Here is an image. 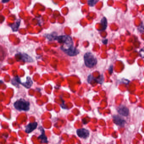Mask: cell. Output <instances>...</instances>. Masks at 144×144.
Masks as SVG:
<instances>
[{
    "label": "cell",
    "instance_id": "obj_1",
    "mask_svg": "<svg viewBox=\"0 0 144 144\" xmlns=\"http://www.w3.org/2000/svg\"><path fill=\"white\" fill-rule=\"evenodd\" d=\"M58 42L61 45V49L64 51L73 47V42L72 38L67 35H62L57 37Z\"/></svg>",
    "mask_w": 144,
    "mask_h": 144
},
{
    "label": "cell",
    "instance_id": "obj_13",
    "mask_svg": "<svg viewBox=\"0 0 144 144\" xmlns=\"http://www.w3.org/2000/svg\"><path fill=\"white\" fill-rule=\"evenodd\" d=\"M20 20H18L15 23L11 25V28H12L13 31H16L18 30L19 26L20 25Z\"/></svg>",
    "mask_w": 144,
    "mask_h": 144
},
{
    "label": "cell",
    "instance_id": "obj_10",
    "mask_svg": "<svg viewBox=\"0 0 144 144\" xmlns=\"http://www.w3.org/2000/svg\"><path fill=\"white\" fill-rule=\"evenodd\" d=\"M41 130V134L38 137V139L41 140V143H47L48 142L47 138L45 134V130L42 128L40 127Z\"/></svg>",
    "mask_w": 144,
    "mask_h": 144
},
{
    "label": "cell",
    "instance_id": "obj_14",
    "mask_svg": "<svg viewBox=\"0 0 144 144\" xmlns=\"http://www.w3.org/2000/svg\"><path fill=\"white\" fill-rule=\"evenodd\" d=\"M98 2V1H94V0H92V1H88V4L91 7H93Z\"/></svg>",
    "mask_w": 144,
    "mask_h": 144
},
{
    "label": "cell",
    "instance_id": "obj_7",
    "mask_svg": "<svg viewBox=\"0 0 144 144\" xmlns=\"http://www.w3.org/2000/svg\"><path fill=\"white\" fill-rule=\"evenodd\" d=\"M37 126H38L37 122H34L30 123L26 126L25 131L27 134L30 133L36 129Z\"/></svg>",
    "mask_w": 144,
    "mask_h": 144
},
{
    "label": "cell",
    "instance_id": "obj_5",
    "mask_svg": "<svg viewBox=\"0 0 144 144\" xmlns=\"http://www.w3.org/2000/svg\"><path fill=\"white\" fill-rule=\"evenodd\" d=\"M77 134L79 137L83 139H86L88 137L90 133L88 130L85 129H80L77 131Z\"/></svg>",
    "mask_w": 144,
    "mask_h": 144
},
{
    "label": "cell",
    "instance_id": "obj_4",
    "mask_svg": "<svg viewBox=\"0 0 144 144\" xmlns=\"http://www.w3.org/2000/svg\"><path fill=\"white\" fill-rule=\"evenodd\" d=\"M15 57L17 60H20V61H24L25 62H32L33 59L31 57L28 56L26 54H22L19 53L15 55Z\"/></svg>",
    "mask_w": 144,
    "mask_h": 144
},
{
    "label": "cell",
    "instance_id": "obj_2",
    "mask_svg": "<svg viewBox=\"0 0 144 144\" xmlns=\"http://www.w3.org/2000/svg\"><path fill=\"white\" fill-rule=\"evenodd\" d=\"M84 59L86 66L90 68L94 67L97 63V58L91 52L86 53L84 56Z\"/></svg>",
    "mask_w": 144,
    "mask_h": 144
},
{
    "label": "cell",
    "instance_id": "obj_6",
    "mask_svg": "<svg viewBox=\"0 0 144 144\" xmlns=\"http://www.w3.org/2000/svg\"><path fill=\"white\" fill-rule=\"evenodd\" d=\"M118 112L122 116H127L129 114V110L127 107L122 105L120 106L117 109Z\"/></svg>",
    "mask_w": 144,
    "mask_h": 144
},
{
    "label": "cell",
    "instance_id": "obj_8",
    "mask_svg": "<svg viewBox=\"0 0 144 144\" xmlns=\"http://www.w3.org/2000/svg\"><path fill=\"white\" fill-rule=\"evenodd\" d=\"M65 53L70 56H74L79 53V51L76 48L73 47L68 50L64 51Z\"/></svg>",
    "mask_w": 144,
    "mask_h": 144
},
{
    "label": "cell",
    "instance_id": "obj_12",
    "mask_svg": "<svg viewBox=\"0 0 144 144\" xmlns=\"http://www.w3.org/2000/svg\"><path fill=\"white\" fill-rule=\"evenodd\" d=\"M101 24L102 25V30H105L106 29L107 26V20L106 18H102V19L101 20Z\"/></svg>",
    "mask_w": 144,
    "mask_h": 144
},
{
    "label": "cell",
    "instance_id": "obj_9",
    "mask_svg": "<svg viewBox=\"0 0 144 144\" xmlns=\"http://www.w3.org/2000/svg\"><path fill=\"white\" fill-rule=\"evenodd\" d=\"M113 120L115 124L120 126H124L126 122L124 120L122 119L118 115L113 116Z\"/></svg>",
    "mask_w": 144,
    "mask_h": 144
},
{
    "label": "cell",
    "instance_id": "obj_3",
    "mask_svg": "<svg viewBox=\"0 0 144 144\" xmlns=\"http://www.w3.org/2000/svg\"><path fill=\"white\" fill-rule=\"evenodd\" d=\"M29 102L23 99L17 101L14 104V108L18 110L27 111L30 109Z\"/></svg>",
    "mask_w": 144,
    "mask_h": 144
},
{
    "label": "cell",
    "instance_id": "obj_11",
    "mask_svg": "<svg viewBox=\"0 0 144 144\" xmlns=\"http://www.w3.org/2000/svg\"><path fill=\"white\" fill-rule=\"evenodd\" d=\"M20 84L24 86V87L27 88H29L31 87L32 85L33 84V82L32 81L31 78L29 77H27V80L26 82H20Z\"/></svg>",
    "mask_w": 144,
    "mask_h": 144
}]
</instances>
